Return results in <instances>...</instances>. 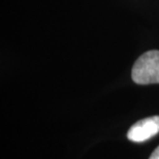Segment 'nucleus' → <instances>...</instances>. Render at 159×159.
I'll use <instances>...</instances> for the list:
<instances>
[{"label":"nucleus","mask_w":159,"mask_h":159,"mask_svg":"<svg viewBox=\"0 0 159 159\" xmlns=\"http://www.w3.org/2000/svg\"><path fill=\"white\" fill-rule=\"evenodd\" d=\"M159 132V116L148 117L139 120L130 127L127 138L131 142L142 143L153 138Z\"/></svg>","instance_id":"nucleus-2"},{"label":"nucleus","mask_w":159,"mask_h":159,"mask_svg":"<svg viewBox=\"0 0 159 159\" xmlns=\"http://www.w3.org/2000/svg\"><path fill=\"white\" fill-rule=\"evenodd\" d=\"M132 81L139 85L159 84V51L144 53L133 64Z\"/></svg>","instance_id":"nucleus-1"},{"label":"nucleus","mask_w":159,"mask_h":159,"mask_svg":"<svg viewBox=\"0 0 159 159\" xmlns=\"http://www.w3.org/2000/svg\"><path fill=\"white\" fill-rule=\"evenodd\" d=\"M149 159H159V146L155 149L153 153L151 154V156Z\"/></svg>","instance_id":"nucleus-3"}]
</instances>
